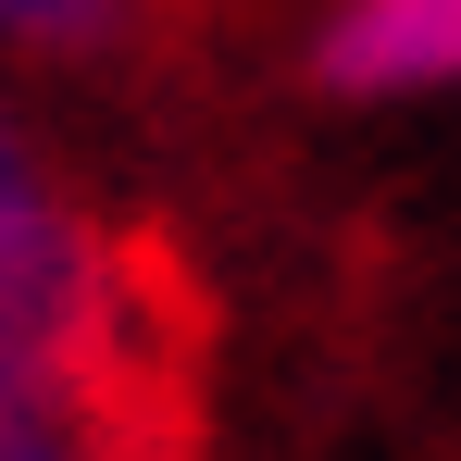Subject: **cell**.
Returning <instances> with one entry per match:
<instances>
[{"label":"cell","mask_w":461,"mask_h":461,"mask_svg":"<svg viewBox=\"0 0 461 461\" xmlns=\"http://www.w3.org/2000/svg\"><path fill=\"white\" fill-rule=\"evenodd\" d=\"M162 0H0V50H38V63H113L150 38Z\"/></svg>","instance_id":"4"},{"label":"cell","mask_w":461,"mask_h":461,"mask_svg":"<svg viewBox=\"0 0 461 461\" xmlns=\"http://www.w3.org/2000/svg\"><path fill=\"white\" fill-rule=\"evenodd\" d=\"M0 461H200V324L125 349L76 399L0 411Z\"/></svg>","instance_id":"2"},{"label":"cell","mask_w":461,"mask_h":461,"mask_svg":"<svg viewBox=\"0 0 461 461\" xmlns=\"http://www.w3.org/2000/svg\"><path fill=\"white\" fill-rule=\"evenodd\" d=\"M38 175H50V162H38V138H25L13 100H0V187H38Z\"/></svg>","instance_id":"5"},{"label":"cell","mask_w":461,"mask_h":461,"mask_svg":"<svg viewBox=\"0 0 461 461\" xmlns=\"http://www.w3.org/2000/svg\"><path fill=\"white\" fill-rule=\"evenodd\" d=\"M300 76L324 100H437L461 87V0H324Z\"/></svg>","instance_id":"3"},{"label":"cell","mask_w":461,"mask_h":461,"mask_svg":"<svg viewBox=\"0 0 461 461\" xmlns=\"http://www.w3.org/2000/svg\"><path fill=\"white\" fill-rule=\"evenodd\" d=\"M175 324H200V300L150 237L87 225L50 175L0 187V411L76 399V386H100L125 349H150Z\"/></svg>","instance_id":"1"}]
</instances>
